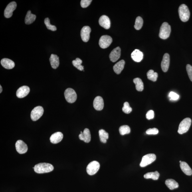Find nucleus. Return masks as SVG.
Returning <instances> with one entry per match:
<instances>
[{
    "mask_svg": "<svg viewBox=\"0 0 192 192\" xmlns=\"http://www.w3.org/2000/svg\"><path fill=\"white\" fill-rule=\"evenodd\" d=\"M44 23L46 26V27L48 30H51L52 31H55L57 30V28L56 26L50 24L49 18H46L44 19Z\"/></svg>",
    "mask_w": 192,
    "mask_h": 192,
    "instance_id": "nucleus-34",
    "label": "nucleus"
},
{
    "mask_svg": "<svg viewBox=\"0 0 192 192\" xmlns=\"http://www.w3.org/2000/svg\"><path fill=\"white\" fill-rule=\"evenodd\" d=\"M36 19V16L31 13V11H29L27 12L25 18V23L26 24L29 25L33 23Z\"/></svg>",
    "mask_w": 192,
    "mask_h": 192,
    "instance_id": "nucleus-26",
    "label": "nucleus"
},
{
    "mask_svg": "<svg viewBox=\"0 0 192 192\" xmlns=\"http://www.w3.org/2000/svg\"><path fill=\"white\" fill-rule=\"evenodd\" d=\"M64 96L67 102L70 103H73L76 102L77 99V95L75 91L72 88L66 89L64 93Z\"/></svg>",
    "mask_w": 192,
    "mask_h": 192,
    "instance_id": "nucleus-5",
    "label": "nucleus"
},
{
    "mask_svg": "<svg viewBox=\"0 0 192 192\" xmlns=\"http://www.w3.org/2000/svg\"><path fill=\"white\" fill-rule=\"evenodd\" d=\"M181 162H182V161H179V162L180 163H181Z\"/></svg>",
    "mask_w": 192,
    "mask_h": 192,
    "instance_id": "nucleus-42",
    "label": "nucleus"
},
{
    "mask_svg": "<svg viewBox=\"0 0 192 192\" xmlns=\"http://www.w3.org/2000/svg\"><path fill=\"white\" fill-rule=\"evenodd\" d=\"M147 76L148 80L155 82L157 80L158 74L153 70H150L147 73Z\"/></svg>",
    "mask_w": 192,
    "mask_h": 192,
    "instance_id": "nucleus-30",
    "label": "nucleus"
},
{
    "mask_svg": "<svg viewBox=\"0 0 192 192\" xmlns=\"http://www.w3.org/2000/svg\"><path fill=\"white\" fill-rule=\"evenodd\" d=\"M165 184L169 188L173 190L177 189L179 186V184L176 181L173 179H168L165 181Z\"/></svg>",
    "mask_w": 192,
    "mask_h": 192,
    "instance_id": "nucleus-25",
    "label": "nucleus"
},
{
    "mask_svg": "<svg viewBox=\"0 0 192 192\" xmlns=\"http://www.w3.org/2000/svg\"><path fill=\"white\" fill-rule=\"evenodd\" d=\"M99 22L101 27L104 28V29H108L110 28V20L107 16L103 15L101 16L99 19Z\"/></svg>",
    "mask_w": 192,
    "mask_h": 192,
    "instance_id": "nucleus-16",
    "label": "nucleus"
},
{
    "mask_svg": "<svg viewBox=\"0 0 192 192\" xmlns=\"http://www.w3.org/2000/svg\"><path fill=\"white\" fill-rule=\"evenodd\" d=\"M17 3L15 2H12L8 5L6 7L4 12V15L7 18H9L12 17L13 12L17 8Z\"/></svg>",
    "mask_w": 192,
    "mask_h": 192,
    "instance_id": "nucleus-10",
    "label": "nucleus"
},
{
    "mask_svg": "<svg viewBox=\"0 0 192 192\" xmlns=\"http://www.w3.org/2000/svg\"><path fill=\"white\" fill-rule=\"evenodd\" d=\"M171 31V26L167 22H164L161 26L159 34V37L162 39H167L170 35Z\"/></svg>",
    "mask_w": 192,
    "mask_h": 192,
    "instance_id": "nucleus-3",
    "label": "nucleus"
},
{
    "mask_svg": "<svg viewBox=\"0 0 192 192\" xmlns=\"http://www.w3.org/2000/svg\"><path fill=\"white\" fill-rule=\"evenodd\" d=\"M63 135L60 132H57L52 134L50 137V142L53 144H57L61 141L63 138Z\"/></svg>",
    "mask_w": 192,
    "mask_h": 192,
    "instance_id": "nucleus-19",
    "label": "nucleus"
},
{
    "mask_svg": "<svg viewBox=\"0 0 192 192\" xmlns=\"http://www.w3.org/2000/svg\"><path fill=\"white\" fill-rule=\"evenodd\" d=\"M169 97L170 99L172 101H176L179 99V96L176 93L171 92L169 93Z\"/></svg>",
    "mask_w": 192,
    "mask_h": 192,
    "instance_id": "nucleus-36",
    "label": "nucleus"
},
{
    "mask_svg": "<svg viewBox=\"0 0 192 192\" xmlns=\"http://www.w3.org/2000/svg\"><path fill=\"white\" fill-rule=\"evenodd\" d=\"M122 110L123 112L124 113L128 114H130L132 112V109L130 106L129 103L126 102L124 103V106L122 108Z\"/></svg>",
    "mask_w": 192,
    "mask_h": 192,
    "instance_id": "nucleus-35",
    "label": "nucleus"
},
{
    "mask_svg": "<svg viewBox=\"0 0 192 192\" xmlns=\"http://www.w3.org/2000/svg\"><path fill=\"white\" fill-rule=\"evenodd\" d=\"M170 61V59L169 54H165L163 56V60L161 62V68L164 72H167L168 70Z\"/></svg>",
    "mask_w": 192,
    "mask_h": 192,
    "instance_id": "nucleus-15",
    "label": "nucleus"
},
{
    "mask_svg": "<svg viewBox=\"0 0 192 192\" xmlns=\"http://www.w3.org/2000/svg\"><path fill=\"white\" fill-rule=\"evenodd\" d=\"M143 21L142 18L140 17H138L136 18L135 21L134 27L137 30H139L142 28Z\"/></svg>",
    "mask_w": 192,
    "mask_h": 192,
    "instance_id": "nucleus-33",
    "label": "nucleus"
},
{
    "mask_svg": "<svg viewBox=\"0 0 192 192\" xmlns=\"http://www.w3.org/2000/svg\"><path fill=\"white\" fill-rule=\"evenodd\" d=\"M15 147L17 152L21 154H23L27 152L28 147L27 144L21 140H18L16 143Z\"/></svg>",
    "mask_w": 192,
    "mask_h": 192,
    "instance_id": "nucleus-11",
    "label": "nucleus"
},
{
    "mask_svg": "<svg viewBox=\"0 0 192 192\" xmlns=\"http://www.w3.org/2000/svg\"><path fill=\"white\" fill-rule=\"evenodd\" d=\"M125 61L124 60H121L115 64L113 67V70L115 73L120 74L124 69L125 64Z\"/></svg>",
    "mask_w": 192,
    "mask_h": 192,
    "instance_id": "nucleus-23",
    "label": "nucleus"
},
{
    "mask_svg": "<svg viewBox=\"0 0 192 192\" xmlns=\"http://www.w3.org/2000/svg\"><path fill=\"white\" fill-rule=\"evenodd\" d=\"M159 177V173L157 171L147 173L144 175L145 178L151 179L153 180H157L158 179Z\"/></svg>",
    "mask_w": 192,
    "mask_h": 192,
    "instance_id": "nucleus-29",
    "label": "nucleus"
},
{
    "mask_svg": "<svg viewBox=\"0 0 192 192\" xmlns=\"http://www.w3.org/2000/svg\"><path fill=\"white\" fill-rule=\"evenodd\" d=\"M44 112V109L42 107L37 106L35 107L31 112V118L32 120L33 121L37 120L43 115Z\"/></svg>",
    "mask_w": 192,
    "mask_h": 192,
    "instance_id": "nucleus-8",
    "label": "nucleus"
},
{
    "mask_svg": "<svg viewBox=\"0 0 192 192\" xmlns=\"http://www.w3.org/2000/svg\"><path fill=\"white\" fill-rule=\"evenodd\" d=\"M81 140L84 141L85 142L88 143L91 141V134L90 131L88 129H84L83 132H81L79 136Z\"/></svg>",
    "mask_w": 192,
    "mask_h": 192,
    "instance_id": "nucleus-18",
    "label": "nucleus"
},
{
    "mask_svg": "<svg viewBox=\"0 0 192 192\" xmlns=\"http://www.w3.org/2000/svg\"><path fill=\"white\" fill-rule=\"evenodd\" d=\"M1 64L3 67L8 70L12 69L15 66V62L13 60L6 58L2 60Z\"/></svg>",
    "mask_w": 192,
    "mask_h": 192,
    "instance_id": "nucleus-20",
    "label": "nucleus"
},
{
    "mask_svg": "<svg viewBox=\"0 0 192 192\" xmlns=\"http://www.w3.org/2000/svg\"><path fill=\"white\" fill-rule=\"evenodd\" d=\"M92 1V0H82L80 5L83 8H86L90 5Z\"/></svg>",
    "mask_w": 192,
    "mask_h": 192,
    "instance_id": "nucleus-37",
    "label": "nucleus"
},
{
    "mask_svg": "<svg viewBox=\"0 0 192 192\" xmlns=\"http://www.w3.org/2000/svg\"><path fill=\"white\" fill-rule=\"evenodd\" d=\"M0 88H1V91H0V93H1L2 92V86L1 85L0 86Z\"/></svg>",
    "mask_w": 192,
    "mask_h": 192,
    "instance_id": "nucleus-41",
    "label": "nucleus"
},
{
    "mask_svg": "<svg viewBox=\"0 0 192 192\" xmlns=\"http://www.w3.org/2000/svg\"><path fill=\"white\" fill-rule=\"evenodd\" d=\"M180 167L181 170L186 175H191L192 174V169L186 162L182 161L180 163Z\"/></svg>",
    "mask_w": 192,
    "mask_h": 192,
    "instance_id": "nucleus-24",
    "label": "nucleus"
},
{
    "mask_svg": "<svg viewBox=\"0 0 192 192\" xmlns=\"http://www.w3.org/2000/svg\"><path fill=\"white\" fill-rule=\"evenodd\" d=\"M154 112L152 110H150L147 112L146 115V118L148 120H151L154 118Z\"/></svg>",
    "mask_w": 192,
    "mask_h": 192,
    "instance_id": "nucleus-40",
    "label": "nucleus"
},
{
    "mask_svg": "<svg viewBox=\"0 0 192 192\" xmlns=\"http://www.w3.org/2000/svg\"><path fill=\"white\" fill-rule=\"evenodd\" d=\"M191 124V120L190 118L184 119L181 121L179 126L178 133L180 134H183L186 133L189 130Z\"/></svg>",
    "mask_w": 192,
    "mask_h": 192,
    "instance_id": "nucleus-4",
    "label": "nucleus"
},
{
    "mask_svg": "<svg viewBox=\"0 0 192 192\" xmlns=\"http://www.w3.org/2000/svg\"><path fill=\"white\" fill-rule=\"evenodd\" d=\"M91 29L89 26H84L81 30V37L83 41L87 42L90 38V33Z\"/></svg>",
    "mask_w": 192,
    "mask_h": 192,
    "instance_id": "nucleus-12",
    "label": "nucleus"
},
{
    "mask_svg": "<svg viewBox=\"0 0 192 192\" xmlns=\"http://www.w3.org/2000/svg\"><path fill=\"white\" fill-rule=\"evenodd\" d=\"M131 57L135 61L139 62L143 58V54L142 52L138 49L135 50L131 54Z\"/></svg>",
    "mask_w": 192,
    "mask_h": 192,
    "instance_id": "nucleus-21",
    "label": "nucleus"
},
{
    "mask_svg": "<svg viewBox=\"0 0 192 192\" xmlns=\"http://www.w3.org/2000/svg\"><path fill=\"white\" fill-rule=\"evenodd\" d=\"M99 133L101 142L103 143H106L107 140L109 138L108 133L104 130L101 129L99 131Z\"/></svg>",
    "mask_w": 192,
    "mask_h": 192,
    "instance_id": "nucleus-28",
    "label": "nucleus"
},
{
    "mask_svg": "<svg viewBox=\"0 0 192 192\" xmlns=\"http://www.w3.org/2000/svg\"><path fill=\"white\" fill-rule=\"evenodd\" d=\"M82 60L78 58L72 61L73 64L75 67L81 71L84 70V66L82 65Z\"/></svg>",
    "mask_w": 192,
    "mask_h": 192,
    "instance_id": "nucleus-31",
    "label": "nucleus"
},
{
    "mask_svg": "<svg viewBox=\"0 0 192 192\" xmlns=\"http://www.w3.org/2000/svg\"><path fill=\"white\" fill-rule=\"evenodd\" d=\"M133 82L136 86V88L139 92L142 91L144 89V85L142 80L140 78H135Z\"/></svg>",
    "mask_w": 192,
    "mask_h": 192,
    "instance_id": "nucleus-27",
    "label": "nucleus"
},
{
    "mask_svg": "<svg viewBox=\"0 0 192 192\" xmlns=\"http://www.w3.org/2000/svg\"><path fill=\"white\" fill-rule=\"evenodd\" d=\"M100 167V164L97 161H92L86 167L87 173L90 175H94L98 171Z\"/></svg>",
    "mask_w": 192,
    "mask_h": 192,
    "instance_id": "nucleus-6",
    "label": "nucleus"
},
{
    "mask_svg": "<svg viewBox=\"0 0 192 192\" xmlns=\"http://www.w3.org/2000/svg\"><path fill=\"white\" fill-rule=\"evenodd\" d=\"M50 61L52 67L54 69L57 68L60 64L59 57L56 54H52L50 58Z\"/></svg>",
    "mask_w": 192,
    "mask_h": 192,
    "instance_id": "nucleus-22",
    "label": "nucleus"
},
{
    "mask_svg": "<svg viewBox=\"0 0 192 192\" xmlns=\"http://www.w3.org/2000/svg\"><path fill=\"white\" fill-rule=\"evenodd\" d=\"M187 70L190 80L192 82V67L187 64L186 66Z\"/></svg>",
    "mask_w": 192,
    "mask_h": 192,
    "instance_id": "nucleus-39",
    "label": "nucleus"
},
{
    "mask_svg": "<svg viewBox=\"0 0 192 192\" xmlns=\"http://www.w3.org/2000/svg\"><path fill=\"white\" fill-rule=\"evenodd\" d=\"M156 159V156L154 154H149L145 155L142 157V161L140 164V167H144L151 164Z\"/></svg>",
    "mask_w": 192,
    "mask_h": 192,
    "instance_id": "nucleus-7",
    "label": "nucleus"
},
{
    "mask_svg": "<svg viewBox=\"0 0 192 192\" xmlns=\"http://www.w3.org/2000/svg\"><path fill=\"white\" fill-rule=\"evenodd\" d=\"M120 56L121 48L120 47H118L114 48L111 52L109 55L110 59L112 62H115L119 59Z\"/></svg>",
    "mask_w": 192,
    "mask_h": 192,
    "instance_id": "nucleus-17",
    "label": "nucleus"
},
{
    "mask_svg": "<svg viewBox=\"0 0 192 192\" xmlns=\"http://www.w3.org/2000/svg\"><path fill=\"white\" fill-rule=\"evenodd\" d=\"M179 15L181 21L185 22L189 21L190 17V12L187 6L182 4L180 6L179 9Z\"/></svg>",
    "mask_w": 192,
    "mask_h": 192,
    "instance_id": "nucleus-2",
    "label": "nucleus"
},
{
    "mask_svg": "<svg viewBox=\"0 0 192 192\" xmlns=\"http://www.w3.org/2000/svg\"><path fill=\"white\" fill-rule=\"evenodd\" d=\"M36 173L38 174H43L50 172L53 171V166L50 164L43 163L36 164L34 168Z\"/></svg>",
    "mask_w": 192,
    "mask_h": 192,
    "instance_id": "nucleus-1",
    "label": "nucleus"
},
{
    "mask_svg": "<svg viewBox=\"0 0 192 192\" xmlns=\"http://www.w3.org/2000/svg\"><path fill=\"white\" fill-rule=\"evenodd\" d=\"M112 42V37L108 35H103L101 37L99 41V44L101 48H106L109 46Z\"/></svg>",
    "mask_w": 192,
    "mask_h": 192,
    "instance_id": "nucleus-9",
    "label": "nucleus"
},
{
    "mask_svg": "<svg viewBox=\"0 0 192 192\" xmlns=\"http://www.w3.org/2000/svg\"><path fill=\"white\" fill-rule=\"evenodd\" d=\"M93 106L95 109L96 110L101 111L103 109L104 107V102L102 97L98 96L95 98Z\"/></svg>",
    "mask_w": 192,
    "mask_h": 192,
    "instance_id": "nucleus-14",
    "label": "nucleus"
},
{
    "mask_svg": "<svg viewBox=\"0 0 192 192\" xmlns=\"http://www.w3.org/2000/svg\"><path fill=\"white\" fill-rule=\"evenodd\" d=\"M158 132V130L155 128L148 129L146 131V133L148 135H155L157 134Z\"/></svg>",
    "mask_w": 192,
    "mask_h": 192,
    "instance_id": "nucleus-38",
    "label": "nucleus"
},
{
    "mask_svg": "<svg viewBox=\"0 0 192 192\" xmlns=\"http://www.w3.org/2000/svg\"><path fill=\"white\" fill-rule=\"evenodd\" d=\"M119 132L121 135H124L130 133L131 132L130 127L128 125H123L119 129Z\"/></svg>",
    "mask_w": 192,
    "mask_h": 192,
    "instance_id": "nucleus-32",
    "label": "nucleus"
},
{
    "mask_svg": "<svg viewBox=\"0 0 192 192\" xmlns=\"http://www.w3.org/2000/svg\"><path fill=\"white\" fill-rule=\"evenodd\" d=\"M30 92V89L27 86H23L18 89L16 95L18 98H22L27 96Z\"/></svg>",
    "mask_w": 192,
    "mask_h": 192,
    "instance_id": "nucleus-13",
    "label": "nucleus"
}]
</instances>
